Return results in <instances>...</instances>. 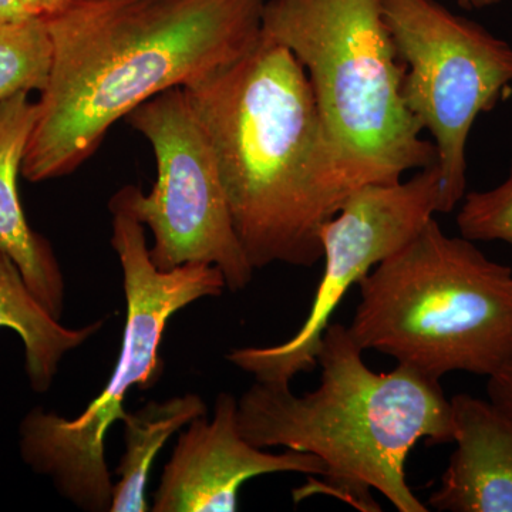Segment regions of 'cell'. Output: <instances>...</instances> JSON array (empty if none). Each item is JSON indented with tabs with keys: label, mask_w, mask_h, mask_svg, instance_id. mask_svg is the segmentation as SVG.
Here are the masks:
<instances>
[{
	"label": "cell",
	"mask_w": 512,
	"mask_h": 512,
	"mask_svg": "<svg viewBox=\"0 0 512 512\" xmlns=\"http://www.w3.org/2000/svg\"><path fill=\"white\" fill-rule=\"evenodd\" d=\"M262 36L302 64L356 190L437 164L403 99L404 64L380 0H266Z\"/></svg>",
	"instance_id": "cell-5"
},
{
	"label": "cell",
	"mask_w": 512,
	"mask_h": 512,
	"mask_svg": "<svg viewBox=\"0 0 512 512\" xmlns=\"http://www.w3.org/2000/svg\"><path fill=\"white\" fill-rule=\"evenodd\" d=\"M461 237L473 242L501 241L512 247V157L503 183L464 195L457 214Z\"/></svg>",
	"instance_id": "cell-16"
},
{
	"label": "cell",
	"mask_w": 512,
	"mask_h": 512,
	"mask_svg": "<svg viewBox=\"0 0 512 512\" xmlns=\"http://www.w3.org/2000/svg\"><path fill=\"white\" fill-rule=\"evenodd\" d=\"M104 322L99 319L79 329L63 326L30 291L15 261L0 249V328L12 329L22 340L33 392H49L64 356L96 336Z\"/></svg>",
	"instance_id": "cell-13"
},
{
	"label": "cell",
	"mask_w": 512,
	"mask_h": 512,
	"mask_svg": "<svg viewBox=\"0 0 512 512\" xmlns=\"http://www.w3.org/2000/svg\"><path fill=\"white\" fill-rule=\"evenodd\" d=\"M36 116L37 104L29 93L0 103V249L18 265L40 303L60 320L66 299L62 266L52 244L30 227L18 188Z\"/></svg>",
	"instance_id": "cell-12"
},
{
	"label": "cell",
	"mask_w": 512,
	"mask_h": 512,
	"mask_svg": "<svg viewBox=\"0 0 512 512\" xmlns=\"http://www.w3.org/2000/svg\"><path fill=\"white\" fill-rule=\"evenodd\" d=\"M404 64L403 99L434 138L441 212L463 201L467 143L478 117L512 84V46L437 0H380Z\"/></svg>",
	"instance_id": "cell-8"
},
{
	"label": "cell",
	"mask_w": 512,
	"mask_h": 512,
	"mask_svg": "<svg viewBox=\"0 0 512 512\" xmlns=\"http://www.w3.org/2000/svg\"><path fill=\"white\" fill-rule=\"evenodd\" d=\"M156 158L157 180L148 194L126 185L111 197L153 235L150 256L161 271L187 264L217 266L228 291H244L255 269L242 248L207 134L183 87L167 90L127 116Z\"/></svg>",
	"instance_id": "cell-7"
},
{
	"label": "cell",
	"mask_w": 512,
	"mask_h": 512,
	"mask_svg": "<svg viewBox=\"0 0 512 512\" xmlns=\"http://www.w3.org/2000/svg\"><path fill=\"white\" fill-rule=\"evenodd\" d=\"M33 18L47 20L60 15L73 5L74 0H22Z\"/></svg>",
	"instance_id": "cell-18"
},
{
	"label": "cell",
	"mask_w": 512,
	"mask_h": 512,
	"mask_svg": "<svg viewBox=\"0 0 512 512\" xmlns=\"http://www.w3.org/2000/svg\"><path fill=\"white\" fill-rule=\"evenodd\" d=\"M349 326L330 323L318 350V389L295 396L289 383L256 382L238 399V427L259 448L313 454L323 481L295 491V500L330 495L363 512L380 511L372 491L400 512H427L406 480L410 451L453 443L451 403L440 380L397 365L376 373Z\"/></svg>",
	"instance_id": "cell-3"
},
{
	"label": "cell",
	"mask_w": 512,
	"mask_h": 512,
	"mask_svg": "<svg viewBox=\"0 0 512 512\" xmlns=\"http://www.w3.org/2000/svg\"><path fill=\"white\" fill-rule=\"evenodd\" d=\"M111 247L119 258L126 296V326L116 369L103 392L76 419L30 410L19 426V451L33 473L86 512H110L113 480L106 461L107 431L123 419L131 389L160 382L161 342L175 313L227 291L217 266L187 264L161 271L151 261L146 229L123 211H110Z\"/></svg>",
	"instance_id": "cell-6"
},
{
	"label": "cell",
	"mask_w": 512,
	"mask_h": 512,
	"mask_svg": "<svg viewBox=\"0 0 512 512\" xmlns=\"http://www.w3.org/2000/svg\"><path fill=\"white\" fill-rule=\"evenodd\" d=\"M52 66V42L42 19L0 25V103L19 93L42 92Z\"/></svg>",
	"instance_id": "cell-15"
},
{
	"label": "cell",
	"mask_w": 512,
	"mask_h": 512,
	"mask_svg": "<svg viewBox=\"0 0 512 512\" xmlns=\"http://www.w3.org/2000/svg\"><path fill=\"white\" fill-rule=\"evenodd\" d=\"M183 89L252 268L318 264L320 228L356 188L299 60L261 33L247 55Z\"/></svg>",
	"instance_id": "cell-2"
},
{
	"label": "cell",
	"mask_w": 512,
	"mask_h": 512,
	"mask_svg": "<svg viewBox=\"0 0 512 512\" xmlns=\"http://www.w3.org/2000/svg\"><path fill=\"white\" fill-rule=\"evenodd\" d=\"M238 400L220 393L211 420L198 417L178 436L153 495V512H234L239 491L252 478L299 473L323 476L318 457L301 451L271 453L252 446L238 427Z\"/></svg>",
	"instance_id": "cell-10"
},
{
	"label": "cell",
	"mask_w": 512,
	"mask_h": 512,
	"mask_svg": "<svg viewBox=\"0 0 512 512\" xmlns=\"http://www.w3.org/2000/svg\"><path fill=\"white\" fill-rule=\"evenodd\" d=\"M266 0H74L45 20L52 66L40 92L22 175L79 170L114 124L158 94L251 52Z\"/></svg>",
	"instance_id": "cell-1"
},
{
	"label": "cell",
	"mask_w": 512,
	"mask_h": 512,
	"mask_svg": "<svg viewBox=\"0 0 512 512\" xmlns=\"http://www.w3.org/2000/svg\"><path fill=\"white\" fill-rule=\"evenodd\" d=\"M441 212L439 165L407 181L370 184L349 195L319 232L325 261L322 281L301 329L281 345L231 350L227 360L256 382L289 383L318 366V350L330 318L346 293Z\"/></svg>",
	"instance_id": "cell-9"
},
{
	"label": "cell",
	"mask_w": 512,
	"mask_h": 512,
	"mask_svg": "<svg viewBox=\"0 0 512 512\" xmlns=\"http://www.w3.org/2000/svg\"><path fill=\"white\" fill-rule=\"evenodd\" d=\"M451 403L456 450L429 507L448 512H512V419L488 400Z\"/></svg>",
	"instance_id": "cell-11"
},
{
	"label": "cell",
	"mask_w": 512,
	"mask_h": 512,
	"mask_svg": "<svg viewBox=\"0 0 512 512\" xmlns=\"http://www.w3.org/2000/svg\"><path fill=\"white\" fill-rule=\"evenodd\" d=\"M488 400L512 419V356L488 376Z\"/></svg>",
	"instance_id": "cell-17"
},
{
	"label": "cell",
	"mask_w": 512,
	"mask_h": 512,
	"mask_svg": "<svg viewBox=\"0 0 512 512\" xmlns=\"http://www.w3.org/2000/svg\"><path fill=\"white\" fill-rule=\"evenodd\" d=\"M207 403L200 394L156 402L150 400L136 412H126L123 424L124 453L116 468L119 481L113 485L110 512H147V484L151 467L171 436L192 420L205 416Z\"/></svg>",
	"instance_id": "cell-14"
},
{
	"label": "cell",
	"mask_w": 512,
	"mask_h": 512,
	"mask_svg": "<svg viewBox=\"0 0 512 512\" xmlns=\"http://www.w3.org/2000/svg\"><path fill=\"white\" fill-rule=\"evenodd\" d=\"M349 326L376 350L431 379L490 376L512 356V268L431 220L357 284Z\"/></svg>",
	"instance_id": "cell-4"
},
{
	"label": "cell",
	"mask_w": 512,
	"mask_h": 512,
	"mask_svg": "<svg viewBox=\"0 0 512 512\" xmlns=\"http://www.w3.org/2000/svg\"><path fill=\"white\" fill-rule=\"evenodd\" d=\"M503 0H457L458 6L466 10H480L498 5Z\"/></svg>",
	"instance_id": "cell-20"
},
{
	"label": "cell",
	"mask_w": 512,
	"mask_h": 512,
	"mask_svg": "<svg viewBox=\"0 0 512 512\" xmlns=\"http://www.w3.org/2000/svg\"><path fill=\"white\" fill-rule=\"evenodd\" d=\"M22 0H0V25L32 19Z\"/></svg>",
	"instance_id": "cell-19"
}]
</instances>
